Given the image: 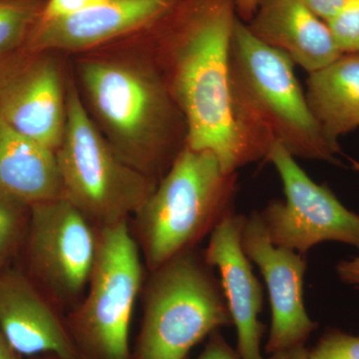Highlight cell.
<instances>
[{
	"instance_id": "obj_1",
	"label": "cell",
	"mask_w": 359,
	"mask_h": 359,
	"mask_svg": "<svg viewBox=\"0 0 359 359\" xmlns=\"http://www.w3.org/2000/svg\"><path fill=\"white\" fill-rule=\"evenodd\" d=\"M237 18L233 0H181L140 34L185 117L187 146L214 153L226 173L250 164L231 110L230 48Z\"/></svg>"
},
{
	"instance_id": "obj_2",
	"label": "cell",
	"mask_w": 359,
	"mask_h": 359,
	"mask_svg": "<svg viewBox=\"0 0 359 359\" xmlns=\"http://www.w3.org/2000/svg\"><path fill=\"white\" fill-rule=\"evenodd\" d=\"M140 34L72 55L71 73L111 147L159 183L186 147L188 127Z\"/></svg>"
},
{
	"instance_id": "obj_3",
	"label": "cell",
	"mask_w": 359,
	"mask_h": 359,
	"mask_svg": "<svg viewBox=\"0 0 359 359\" xmlns=\"http://www.w3.org/2000/svg\"><path fill=\"white\" fill-rule=\"evenodd\" d=\"M294 66L237 18L230 48L231 110L250 163L266 161L280 145L294 158L339 164L341 149L321 132Z\"/></svg>"
},
{
	"instance_id": "obj_4",
	"label": "cell",
	"mask_w": 359,
	"mask_h": 359,
	"mask_svg": "<svg viewBox=\"0 0 359 359\" xmlns=\"http://www.w3.org/2000/svg\"><path fill=\"white\" fill-rule=\"evenodd\" d=\"M238 173L210 151L186 147L134 215L136 241L152 271L187 250L235 212Z\"/></svg>"
},
{
	"instance_id": "obj_5",
	"label": "cell",
	"mask_w": 359,
	"mask_h": 359,
	"mask_svg": "<svg viewBox=\"0 0 359 359\" xmlns=\"http://www.w3.org/2000/svg\"><path fill=\"white\" fill-rule=\"evenodd\" d=\"M138 359H185L201 340L233 320L204 250H187L150 271Z\"/></svg>"
},
{
	"instance_id": "obj_6",
	"label": "cell",
	"mask_w": 359,
	"mask_h": 359,
	"mask_svg": "<svg viewBox=\"0 0 359 359\" xmlns=\"http://www.w3.org/2000/svg\"><path fill=\"white\" fill-rule=\"evenodd\" d=\"M55 154L63 196L97 230L127 222L158 185L111 147L87 112L71 72L67 122Z\"/></svg>"
},
{
	"instance_id": "obj_7",
	"label": "cell",
	"mask_w": 359,
	"mask_h": 359,
	"mask_svg": "<svg viewBox=\"0 0 359 359\" xmlns=\"http://www.w3.org/2000/svg\"><path fill=\"white\" fill-rule=\"evenodd\" d=\"M142 280L140 249L127 222L98 229L87 295L74 323L100 358L129 359L130 323Z\"/></svg>"
},
{
	"instance_id": "obj_8",
	"label": "cell",
	"mask_w": 359,
	"mask_h": 359,
	"mask_svg": "<svg viewBox=\"0 0 359 359\" xmlns=\"http://www.w3.org/2000/svg\"><path fill=\"white\" fill-rule=\"evenodd\" d=\"M269 162L282 180L285 201L273 200L259 212L271 242L304 255L323 242L359 250V215L349 211L327 184L316 183L282 146Z\"/></svg>"
},
{
	"instance_id": "obj_9",
	"label": "cell",
	"mask_w": 359,
	"mask_h": 359,
	"mask_svg": "<svg viewBox=\"0 0 359 359\" xmlns=\"http://www.w3.org/2000/svg\"><path fill=\"white\" fill-rule=\"evenodd\" d=\"M98 230L65 196L30 207L27 256L53 302L70 304L88 285Z\"/></svg>"
},
{
	"instance_id": "obj_10",
	"label": "cell",
	"mask_w": 359,
	"mask_h": 359,
	"mask_svg": "<svg viewBox=\"0 0 359 359\" xmlns=\"http://www.w3.org/2000/svg\"><path fill=\"white\" fill-rule=\"evenodd\" d=\"M62 54L20 49L0 61V115L20 133L57 150L67 122Z\"/></svg>"
},
{
	"instance_id": "obj_11",
	"label": "cell",
	"mask_w": 359,
	"mask_h": 359,
	"mask_svg": "<svg viewBox=\"0 0 359 359\" xmlns=\"http://www.w3.org/2000/svg\"><path fill=\"white\" fill-rule=\"evenodd\" d=\"M242 244L250 261L261 271L268 287L271 323L264 351L271 355L306 344L318 327L309 318L304 304L306 256L273 245L257 211L245 218Z\"/></svg>"
},
{
	"instance_id": "obj_12",
	"label": "cell",
	"mask_w": 359,
	"mask_h": 359,
	"mask_svg": "<svg viewBox=\"0 0 359 359\" xmlns=\"http://www.w3.org/2000/svg\"><path fill=\"white\" fill-rule=\"evenodd\" d=\"M181 0H100L79 13L37 21L28 51L84 53L136 36L152 27Z\"/></svg>"
},
{
	"instance_id": "obj_13",
	"label": "cell",
	"mask_w": 359,
	"mask_h": 359,
	"mask_svg": "<svg viewBox=\"0 0 359 359\" xmlns=\"http://www.w3.org/2000/svg\"><path fill=\"white\" fill-rule=\"evenodd\" d=\"M245 218L236 212L226 217L210 235L204 255L205 261L219 271V283L237 330L238 354L242 359H266L261 347L266 325L259 318L263 309V289L243 248Z\"/></svg>"
},
{
	"instance_id": "obj_14",
	"label": "cell",
	"mask_w": 359,
	"mask_h": 359,
	"mask_svg": "<svg viewBox=\"0 0 359 359\" xmlns=\"http://www.w3.org/2000/svg\"><path fill=\"white\" fill-rule=\"evenodd\" d=\"M0 330L20 356L52 353L59 359L77 358L47 297L18 269L0 271Z\"/></svg>"
},
{
	"instance_id": "obj_15",
	"label": "cell",
	"mask_w": 359,
	"mask_h": 359,
	"mask_svg": "<svg viewBox=\"0 0 359 359\" xmlns=\"http://www.w3.org/2000/svg\"><path fill=\"white\" fill-rule=\"evenodd\" d=\"M245 25L257 39L283 52L309 73L325 67L344 53L327 23L299 0H259Z\"/></svg>"
},
{
	"instance_id": "obj_16",
	"label": "cell",
	"mask_w": 359,
	"mask_h": 359,
	"mask_svg": "<svg viewBox=\"0 0 359 359\" xmlns=\"http://www.w3.org/2000/svg\"><path fill=\"white\" fill-rule=\"evenodd\" d=\"M0 193L29 207L63 196L55 151L16 131L1 115Z\"/></svg>"
},
{
	"instance_id": "obj_17",
	"label": "cell",
	"mask_w": 359,
	"mask_h": 359,
	"mask_svg": "<svg viewBox=\"0 0 359 359\" xmlns=\"http://www.w3.org/2000/svg\"><path fill=\"white\" fill-rule=\"evenodd\" d=\"M309 74V110L327 141L340 148V137L359 127V52L342 53Z\"/></svg>"
},
{
	"instance_id": "obj_18",
	"label": "cell",
	"mask_w": 359,
	"mask_h": 359,
	"mask_svg": "<svg viewBox=\"0 0 359 359\" xmlns=\"http://www.w3.org/2000/svg\"><path fill=\"white\" fill-rule=\"evenodd\" d=\"M45 0H0V61L25 46Z\"/></svg>"
},
{
	"instance_id": "obj_19",
	"label": "cell",
	"mask_w": 359,
	"mask_h": 359,
	"mask_svg": "<svg viewBox=\"0 0 359 359\" xmlns=\"http://www.w3.org/2000/svg\"><path fill=\"white\" fill-rule=\"evenodd\" d=\"M29 211V205L0 193V269L18 248Z\"/></svg>"
},
{
	"instance_id": "obj_20",
	"label": "cell",
	"mask_w": 359,
	"mask_h": 359,
	"mask_svg": "<svg viewBox=\"0 0 359 359\" xmlns=\"http://www.w3.org/2000/svg\"><path fill=\"white\" fill-rule=\"evenodd\" d=\"M327 23L340 50L359 52V0H346L339 13Z\"/></svg>"
},
{
	"instance_id": "obj_21",
	"label": "cell",
	"mask_w": 359,
	"mask_h": 359,
	"mask_svg": "<svg viewBox=\"0 0 359 359\" xmlns=\"http://www.w3.org/2000/svg\"><path fill=\"white\" fill-rule=\"evenodd\" d=\"M309 359H359V335L330 330L309 351Z\"/></svg>"
},
{
	"instance_id": "obj_22",
	"label": "cell",
	"mask_w": 359,
	"mask_h": 359,
	"mask_svg": "<svg viewBox=\"0 0 359 359\" xmlns=\"http://www.w3.org/2000/svg\"><path fill=\"white\" fill-rule=\"evenodd\" d=\"M100 0H45L40 20L66 18L93 6Z\"/></svg>"
},
{
	"instance_id": "obj_23",
	"label": "cell",
	"mask_w": 359,
	"mask_h": 359,
	"mask_svg": "<svg viewBox=\"0 0 359 359\" xmlns=\"http://www.w3.org/2000/svg\"><path fill=\"white\" fill-rule=\"evenodd\" d=\"M197 359H242L237 349L228 344L219 330L209 335V341Z\"/></svg>"
},
{
	"instance_id": "obj_24",
	"label": "cell",
	"mask_w": 359,
	"mask_h": 359,
	"mask_svg": "<svg viewBox=\"0 0 359 359\" xmlns=\"http://www.w3.org/2000/svg\"><path fill=\"white\" fill-rule=\"evenodd\" d=\"M313 13L327 22L344 6L346 0H299Z\"/></svg>"
},
{
	"instance_id": "obj_25",
	"label": "cell",
	"mask_w": 359,
	"mask_h": 359,
	"mask_svg": "<svg viewBox=\"0 0 359 359\" xmlns=\"http://www.w3.org/2000/svg\"><path fill=\"white\" fill-rule=\"evenodd\" d=\"M337 273L342 283L359 289V257L340 261L337 264Z\"/></svg>"
},
{
	"instance_id": "obj_26",
	"label": "cell",
	"mask_w": 359,
	"mask_h": 359,
	"mask_svg": "<svg viewBox=\"0 0 359 359\" xmlns=\"http://www.w3.org/2000/svg\"><path fill=\"white\" fill-rule=\"evenodd\" d=\"M236 13L241 20L249 22L256 13L259 0H233Z\"/></svg>"
},
{
	"instance_id": "obj_27",
	"label": "cell",
	"mask_w": 359,
	"mask_h": 359,
	"mask_svg": "<svg viewBox=\"0 0 359 359\" xmlns=\"http://www.w3.org/2000/svg\"><path fill=\"white\" fill-rule=\"evenodd\" d=\"M266 359H309V349L302 344L271 354Z\"/></svg>"
},
{
	"instance_id": "obj_28",
	"label": "cell",
	"mask_w": 359,
	"mask_h": 359,
	"mask_svg": "<svg viewBox=\"0 0 359 359\" xmlns=\"http://www.w3.org/2000/svg\"><path fill=\"white\" fill-rule=\"evenodd\" d=\"M0 359H20V356L13 351L7 344L6 337L0 330Z\"/></svg>"
},
{
	"instance_id": "obj_29",
	"label": "cell",
	"mask_w": 359,
	"mask_h": 359,
	"mask_svg": "<svg viewBox=\"0 0 359 359\" xmlns=\"http://www.w3.org/2000/svg\"><path fill=\"white\" fill-rule=\"evenodd\" d=\"M351 167H353V169L354 170V171L359 172V162H358V161L351 159Z\"/></svg>"
}]
</instances>
